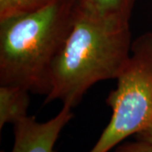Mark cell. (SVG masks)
Returning a JSON list of instances; mask_svg holds the SVG:
<instances>
[{
	"mask_svg": "<svg viewBox=\"0 0 152 152\" xmlns=\"http://www.w3.org/2000/svg\"><path fill=\"white\" fill-rule=\"evenodd\" d=\"M30 91L13 85H0V129L7 124L14 125L27 116Z\"/></svg>",
	"mask_w": 152,
	"mask_h": 152,
	"instance_id": "8992f818",
	"label": "cell"
},
{
	"mask_svg": "<svg viewBox=\"0 0 152 152\" xmlns=\"http://www.w3.org/2000/svg\"><path fill=\"white\" fill-rule=\"evenodd\" d=\"M56 1L57 0H0V20L42 10Z\"/></svg>",
	"mask_w": 152,
	"mask_h": 152,
	"instance_id": "52a82bcc",
	"label": "cell"
},
{
	"mask_svg": "<svg viewBox=\"0 0 152 152\" xmlns=\"http://www.w3.org/2000/svg\"><path fill=\"white\" fill-rule=\"evenodd\" d=\"M136 0H75V8L89 16L118 24H129Z\"/></svg>",
	"mask_w": 152,
	"mask_h": 152,
	"instance_id": "5b68a950",
	"label": "cell"
},
{
	"mask_svg": "<svg viewBox=\"0 0 152 152\" xmlns=\"http://www.w3.org/2000/svg\"><path fill=\"white\" fill-rule=\"evenodd\" d=\"M129 24L99 20L79 11L55 59L45 103L60 101L72 108L98 82L116 80L129 58Z\"/></svg>",
	"mask_w": 152,
	"mask_h": 152,
	"instance_id": "6da1fadb",
	"label": "cell"
},
{
	"mask_svg": "<svg viewBox=\"0 0 152 152\" xmlns=\"http://www.w3.org/2000/svg\"><path fill=\"white\" fill-rule=\"evenodd\" d=\"M114 152H152V145L143 140L127 142L117 147Z\"/></svg>",
	"mask_w": 152,
	"mask_h": 152,
	"instance_id": "ba28073f",
	"label": "cell"
},
{
	"mask_svg": "<svg viewBox=\"0 0 152 152\" xmlns=\"http://www.w3.org/2000/svg\"><path fill=\"white\" fill-rule=\"evenodd\" d=\"M138 140H143L152 145V119L146 127L136 134Z\"/></svg>",
	"mask_w": 152,
	"mask_h": 152,
	"instance_id": "9c48e42d",
	"label": "cell"
},
{
	"mask_svg": "<svg viewBox=\"0 0 152 152\" xmlns=\"http://www.w3.org/2000/svg\"><path fill=\"white\" fill-rule=\"evenodd\" d=\"M72 107L63 105L58 113L44 123L26 116L14 124L15 142L10 152H55L61 131L72 119Z\"/></svg>",
	"mask_w": 152,
	"mask_h": 152,
	"instance_id": "277c9868",
	"label": "cell"
},
{
	"mask_svg": "<svg viewBox=\"0 0 152 152\" xmlns=\"http://www.w3.org/2000/svg\"><path fill=\"white\" fill-rule=\"evenodd\" d=\"M107 103L110 122L89 152H108L144 129L152 119V32L133 41L129 58L118 76Z\"/></svg>",
	"mask_w": 152,
	"mask_h": 152,
	"instance_id": "3957f363",
	"label": "cell"
},
{
	"mask_svg": "<svg viewBox=\"0 0 152 152\" xmlns=\"http://www.w3.org/2000/svg\"><path fill=\"white\" fill-rule=\"evenodd\" d=\"M75 0H57L0 20V85L47 96L55 59L70 31Z\"/></svg>",
	"mask_w": 152,
	"mask_h": 152,
	"instance_id": "7a4b0ae2",
	"label": "cell"
}]
</instances>
